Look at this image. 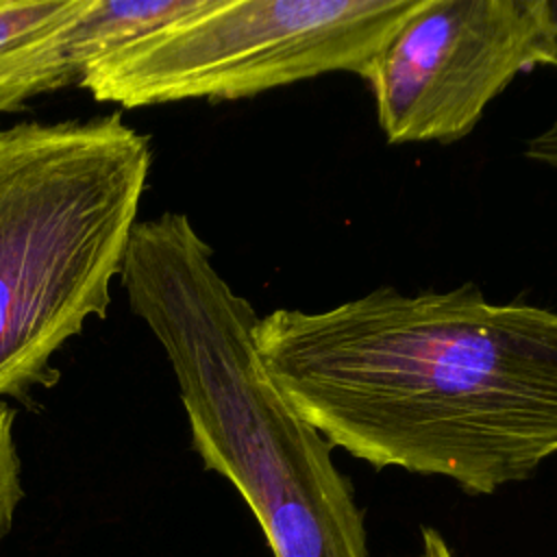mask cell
<instances>
[{
  "label": "cell",
  "instance_id": "1",
  "mask_svg": "<svg viewBox=\"0 0 557 557\" xmlns=\"http://www.w3.org/2000/svg\"><path fill=\"white\" fill-rule=\"evenodd\" d=\"M255 342L294 409L379 470L494 494L557 455L553 309L490 302L474 285H385L324 311L274 309Z\"/></svg>",
  "mask_w": 557,
  "mask_h": 557
},
{
  "label": "cell",
  "instance_id": "2",
  "mask_svg": "<svg viewBox=\"0 0 557 557\" xmlns=\"http://www.w3.org/2000/svg\"><path fill=\"white\" fill-rule=\"evenodd\" d=\"M150 163L120 113L0 131V400L57 385L54 352L107 315Z\"/></svg>",
  "mask_w": 557,
  "mask_h": 557
},
{
  "label": "cell",
  "instance_id": "3",
  "mask_svg": "<svg viewBox=\"0 0 557 557\" xmlns=\"http://www.w3.org/2000/svg\"><path fill=\"white\" fill-rule=\"evenodd\" d=\"M420 0H205L89 67L78 87L124 109L237 100L305 78L363 76Z\"/></svg>",
  "mask_w": 557,
  "mask_h": 557
},
{
  "label": "cell",
  "instance_id": "4",
  "mask_svg": "<svg viewBox=\"0 0 557 557\" xmlns=\"http://www.w3.org/2000/svg\"><path fill=\"white\" fill-rule=\"evenodd\" d=\"M550 44L546 0H420L361 78L389 144H450Z\"/></svg>",
  "mask_w": 557,
  "mask_h": 557
},
{
  "label": "cell",
  "instance_id": "5",
  "mask_svg": "<svg viewBox=\"0 0 557 557\" xmlns=\"http://www.w3.org/2000/svg\"><path fill=\"white\" fill-rule=\"evenodd\" d=\"M205 0H87L85 9L0 65V113L81 83L91 65L194 13Z\"/></svg>",
  "mask_w": 557,
  "mask_h": 557
},
{
  "label": "cell",
  "instance_id": "6",
  "mask_svg": "<svg viewBox=\"0 0 557 557\" xmlns=\"http://www.w3.org/2000/svg\"><path fill=\"white\" fill-rule=\"evenodd\" d=\"M274 557H366L363 511L337 466L250 507Z\"/></svg>",
  "mask_w": 557,
  "mask_h": 557
},
{
  "label": "cell",
  "instance_id": "7",
  "mask_svg": "<svg viewBox=\"0 0 557 557\" xmlns=\"http://www.w3.org/2000/svg\"><path fill=\"white\" fill-rule=\"evenodd\" d=\"M87 0H0V65L83 11Z\"/></svg>",
  "mask_w": 557,
  "mask_h": 557
},
{
  "label": "cell",
  "instance_id": "8",
  "mask_svg": "<svg viewBox=\"0 0 557 557\" xmlns=\"http://www.w3.org/2000/svg\"><path fill=\"white\" fill-rule=\"evenodd\" d=\"M15 411L0 400V542L7 535L15 507L22 500L20 455L13 437Z\"/></svg>",
  "mask_w": 557,
  "mask_h": 557
},
{
  "label": "cell",
  "instance_id": "9",
  "mask_svg": "<svg viewBox=\"0 0 557 557\" xmlns=\"http://www.w3.org/2000/svg\"><path fill=\"white\" fill-rule=\"evenodd\" d=\"M524 157L557 170V122L533 135L524 146Z\"/></svg>",
  "mask_w": 557,
  "mask_h": 557
},
{
  "label": "cell",
  "instance_id": "10",
  "mask_svg": "<svg viewBox=\"0 0 557 557\" xmlns=\"http://www.w3.org/2000/svg\"><path fill=\"white\" fill-rule=\"evenodd\" d=\"M409 557H455V555L448 548L442 533H437L435 529H422V546L416 555H409Z\"/></svg>",
  "mask_w": 557,
  "mask_h": 557
},
{
  "label": "cell",
  "instance_id": "11",
  "mask_svg": "<svg viewBox=\"0 0 557 557\" xmlns=\"http://www.w3.org/2000/svg\"><path fill=\"white\" fill-rule=\"evenodd\" d=\"M546 11H548V22H550V57L546 65L557 67V0H546Z\"/></svg>",
  "mask_w": 557,
  "mask_h": 557
}]
</instances>
